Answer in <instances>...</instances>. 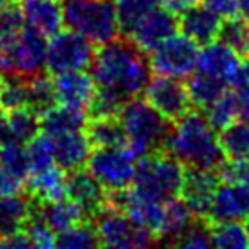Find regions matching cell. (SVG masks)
<instances>
[{
    "instance_id": "4316f807",
    "label": "cell",
    "mask_w": 249,
    "mask_h": 249,
    "mask_svg": "<svg viewBox=\"0 0 249 249\" xmlns=\"http://www.w3.org/2000/svg\"><path fill=\"white\" fill-rule=\"evenodd\" d=\"M187 93L191 98V104L198 109H206L209 104H213L222 93L228 91V86L222 84L213 76H208L200 71H193L187 76Z\"/></svg>"
},
{
    "instance_id": "7bdbcfd3",
    "label": "cell",
    "mask_w": 249,
    "mask_h": 249,
    "mask_svg": "<svg viewBox=\"0 0 249 249\" xmlns=\"http://www.w3.org/2000/svg\"><path fill=\"white\" fill-rule=\"evenodd\" d=\"M200 6L206 7L209 13H213L218 18L228 20L231 17H236L238 13V4L236 0H200Z\"/></svg>"
},
{
    "instance_id": "9a60e30c",
    "label": "cell",
    "mask_w": 249,
    "mask_h": 249,
    "mask_svg": "<svg viewBox=\"0 0 249 249\" xmlns=\"http://www.w3.org/2000/svg\"><path fill=\"white\" fill-rule=\"evenodd\" d=\"M240 68H242L240 56L233 53L228 46H224L220 40H214L204 46V49L198 53V62H196L195 71L213 76L222 84H226L228 88H231L240 73Z\"/></svg>"
},
{
    "instance_id": "6da1fadb",
    "label": "cell",
    "mask_w": 249,
    "mask_h": 249,
    "mask_svg": "<svg viewBox=\"0 0 249 249\" xmlns=\"http://www.w3.org/2000/svg\"><path fill=\"white\" fill-rule=\"evenodd\" d=\"M91 76L98 88L117 89L131 100L145 91L151 80V68L139 48L115 38L95 51Z\"/></svg>"
},
{
    "instance_id": "ab89813d",
    "label": "cell",
    "mask_w": 249,
    "mask_h": 249,
    "mask_svg": "<svg viewBox=\"0 0 249 249\" xmlns=\"http://www.w3.org/2000/svg\"><path fill=\"white\" fill-rule=\"evenodd\" d=\"M173 249H214L209 226L204 222H195L191 228L175 238Z\"/></svg>"
},
{
    "instance_id": "5bb4252c",
    "label": "cell",
    "mask_w": 249,
    "mask_h": 249,
    "mask_svg": "<svg viewBox=\"0 0 249 249\" xmlns=\"http://www.w3.org/2000/svg\"><path fill=\"white\" fill-rule=\"evenodd\" d=\"M220 184L218 171H200V169H187L184 173V182L180 189V198L191 209L195 218H208L211 200Z\"/></svg>"
},
{
    "instance_id": "836d02e7",
    "label": "cell",
    "mask_w": 249,
    "mask_h": 249,
    "mask_svg": "<svg viewBox=\"0 0 249 249\" xmlns=\"http://www.w3.org/2000/svg\"><path fill=\"white\" fill-rule=\"evenodd\" d=\"M206 120L214 131H222L238 120V102L233 89H228L206 107Z\"/></svg>"
},
{
    "instance_id": "ee69618b",
    "label": "cell",
    "mask_w": 249,
    "mask_h": 249,
    "mask_svg": "<svg viewBox=\"0 0 249 249\" xmlns=\"http://www.w3.org/2000/svg\"><path fill=\"white\" fill-rule=\"evenodd\" d=\"M22 182H24V180L17 178L15 175L6 171L4 167H0V196L22 193Z\"/></svg>"
},
{
    "instance_id": "484cf974",
    "label": "cell",
    "mask_w": 249,
    "mask_h": 249,
    "mask_svg": "<svg viewBox=\"0 0 249 249\" xmlns=\"http://www.w3.org/2000/svg\"><path fill=\"white\" fill-rule=\"evenodd\" d=\"M117 11L118 29L122 35H129L145 17L162 6V0H113Z\"/></svg>"
},
{
    "instance_id": "60d3db41",
    "label": "cell",
    "mask_w": 249,
    "mask_h": 249,
    "mask_svg": "<svg viewBox=\"0 0 249 249\" xmlns=\"http://www.w3.org/2000/svg\"><path fill=\"white\" fill-rule=\"evenodd\" d=\"M26 26L24 17H22L20 6L15 0H7L4 6L0 7V36L15 35Z\"/></svg>"
},
{
    "instance_id": "816d5d0a",
    "label": "cell",
    "mask_w": 249,
    "mask_h": 249,
    "mask_svg": "<svg viewBox=\"0 0 249 249\" xmlns=\"http://www.w3.org/2000/svg\"><path fill=\"white\" fill-rule=\"evenodd\" d=\"M0 88H2V75H0Z\"/></svg>"
},
{
    "instance_id": "d590c367",
    "label": "cell",
    "mask_w": 249,
    "mask_h": 249,
    "mask_svg": "<svg viewBox=\"0 0 249 249\" xmlns=\"http://www.w3.org/2000/svg\"><path fill=\"white\" fill-rule=\"evenodd\" d=\"M0 167L15 175L17 178H28L29 177V160L26 144L17 140H4L0 142Z\"/></svg>"
},
{
    "instance_id": "83f0119b",
    "label": "cell",
    "mask_w": 249,
    "mask_h": 249,
    "mask_svg": "<svg viewBox=\"0 0 249 249\" xmlns=\"http://www.w3.org/2000/svg\"><path fill=\"white\" fill-rule=\"evenodd\" d=\"M195 214L191 209L187 208L182 198H171V200L164 202V220H162V233H160V240L169 238L175 240L180 236L186 229H189L195 224Z\"/></svg>"
},
{
    "instance_id": "ac0fdd59",
    "label": "cell",
    "mask_w": 249,
    "mask_h": 249,
    "mask_svg": "<svg viewBox=\"0 0 249 249\" xmlns=\"http://www.w3.org/2000/svg\"><path fill=\"white\" fill-rule=\"evenodd\" d=\"M20 11L26 26L42 36L56 35L64 26L62 0H20Z\"/></svg>"
},
{
    "instance_id": "e0dca14e",
    "label": "cell",
    "mask_w": 249,
    "mask_h": 249,
    "mask_svg": "<svg viewBox=\"0 0 249 249\" xmlns=\"http://www.w3.org/2000/svg\"><path fill=\"white\" fill-rule=\"evenodd\" d=\"M68 196L82 209L86 218H95L107 208V191L98 184L89 171H73L68 177Z\"/></svg>"
},
{
    "instance_id": "e575fe53",
    "label": "cell",
    "mask_w": 249,
    "mask_h": 249,
    "mask_svg": "<svg viewBox=\"0 0 249 249\" xmlns=\"http://www.w3.org/2000/svg\"><path fill=\"white\" fill-rule=\"evenodd\" d=\"M127 98L117 89L109 88H98L93 95L89 107H88V117L89 118H111L118 117L122 107L125 106Z\"/></svg>"
},
{
    "instance_id": "d6986e66",
    "label": "cell",
    "mask_w": 249,
    "mask_h": 249,
    "mask_svg": "<svg viewBox=\"0 0 249 249\" xmlns=\"http://www.w3.org/2000/svg\"><path fill=\"white\" fill-rule=\"evenodd\" d=\"M53 144V155L55 164L66 173H73L78 169H84L91 157V142L84 131H71L56 137H49Z\"/></svg>"
},
{
    "instance_id": "2e32d148",
    "label": "cell",
    "mask_w": 249,
    "mask_h": 249,
    "mask_svg": "<svg viewBox=\"0 0 249 249\" xmlns=\"http://www.w3.org/2000/svg\"><path fill=\"white\" fill-rule=\"evenodd\" d=\"M53 88H55L56 104L75 107V109L88 111L93 95L97 91V84L93 76L86 71H70L53 75Z\"/></svg>"
},
{
    "instance_id": "b9f144b4",
    "label": "cell",
    "mask_w": 249,
    "mask_h": 249,
    "mask_svg": "<svg viewBox=\"0 0 249 249\" xmlns=\"http://www.w3.org/2000/svg\"><path fill=\"white\" fill-rule=\"evenodd\" d=\"M218 177L224 182L240 184V186L249 187V159L224 162L222 167L218 169Z\"/></svg>"
},
{
    "instance_id": "44dd1931",
    "label": "cell",
    "mask_w": 249,
    "mask_h": 249,
    "mask_svg": "<svg viewBox=\"0 0 249 249\" xmlns=\"http://www.w3.org/2000/svg\"><path fill=\"white\" fill-rule=\"evenodd\" d=\"M35 202L26 195L0 196V238L22 233L33 216Z\"/></svg>"
},
{
    "instance_id": "7402d4cb",
    "label": "cell",
    "mask_w": 249,
    "mask_h": 249,
    "mask_svg": "<svg viewBox=\"0 0 249 249\" xmlns=\"http://www.w3.org/2000/svg\"><path fill=\"white\" fill-rule=\"evenodd\" d=\"M29 196L36 204H49L68 196V177L58 166H51L44 171L28 177Z\"/></svg>"
},
{
    "instance_id": "4dcf8cb0",
    "label": "cell",
    "mask_w": 249,
    "mask_h": 249,
    "mask_svg": "<svg viewBox=\"0 0 249 249\" xmlns=\"http://www.w3.org/2000/svg\"><path fill=\"white\" fill-rule=\"evenodd\" d=\"M218 40L240 58L249 60V20L242 17H231L224 20L218 31Z\"/></svg>"
},
{
    "instance_id": "1f68e13d",
    "label": "cell",
    "mask_w": 249,
    "mask_h": 249,
    "mask_svg": "<svg viewBox=\"0 0 249 249\" xmlns=\"http://www.w3.org/2000/svg\"><path fill=\"white\" fill-rule=\"evenodd\" d=\"M56 106L55 88H53V78H49L44 73L28 78V107L33 109L40 117L48 109Z\"/></svg>"
},
{
    "instance_id": "74e56055",
    "label": "cell",
    "mask_w": 249,
    "mask_h": 249,
    "mask_svg": "<svg viewBox=\"0 0 249 249\" xmlns=\"http://www.w3.org/2000/svg\"><path fill=\"white\" fill-rule=\"evenodd\" d=\"M0 106L6 111L28 107V78L15 75L2 76Z\"/></svg>"
},
{
    "instance_id": "681fc988",
    "label": "cell",
    "mask_w": 249,
    "mask_h": 249,
    "mask_svg": "<svg viewBox=\"0 0 249 249\" xmlns=\"http://www.w3.org/2000/svg\"><path fill=\"white\" fill-rule=\"evenodd\" d=\"M6 2H7V0H0V7L4 6V4H6Z\"/></svg>"
},
{
    "instance_id": "277c9868",
    "label": "cell",
    "mask_w": 249,
    "mask_h": 249,
    "mask_svg": "<svg viewBox=\"0 0 249 249\" xmlns=\"http://www.w3.org/2000/svg\"><path fill=\"white\" fill-rule=\"evenodd\" d=\"M186 169L167 151L145 155L137 164L131 189L157 202L177 198L182 189Z\"/></svg>"
},
{
    "instance_id": "9c48e42d",
    "label": "cell",
    "mask_w": 249,
    "mask_h": 249,
    "mask_svg": "<svg viewBox=\"0 0 249 249\" xmlns=\"http://www.w3.org/2000/svg\"><path fill=\"white\" fill-rule=\"evenodd\" d=\"M46 70L51 75L84 71L89 68L95 56V44L71 29H60L56 35L49 36Z\"/></svg>"
},
{
    "instance_id": "f907efd6",
    "label": "cell",
    "mask_w": 249,
    "mask_h": 249,
    "mask_svg": "<svg viewBox=\"0 0 249 249\" xmlns=\"http://www.w3.org/2000/svg\"><path fill=\"white\" fill-rule=\"evenodd\" d=\"M246 229H248V235H249V218H248V224H246Z\"/></svg>"
},
{
    "instance_id": "f546056e",
    "label": "cell",
    "mask_w": 249,
    "mask_h": 249,
    "mask_svg": "<svg viewBox=\"0 0 249 249\" xmlns=\"http://www.w3.org/2000/svg\"><path fill=\"white\" fill-rule=\"evenodd\" d=\"M222 151L229 160L249 159V120H236L220 131Z\"/></svg>"
},
{
    "instance_id": "4fadbf2b",
    "label": "cell",
    "mask_w": 249,
    "mask_h": 249,
    "mask_svg": "<svg viewBox=\"0 0 249 249\" xmlns=\"http://www.w3.org/2000/svg\"><path fill=\"white\" fill-rule=\"evenodd\" d=\"M249 218V187L224 182L218 184L208 213V224L242 222Z\"/></svg>"
},
{
    "instance_id": "8992f818",
    "label": "cell",
    "mask_w": 249,
    "mask_h": 249,
    "mask_svg": "<svg viewBox=\"0 0 249 249\" xmlns=\"http://www.w3.org/2000/svg\"><path fill=\"white\" fill-rule=\"evenodd\" d=\"M48 42L35 29L24 28L15 35L0 36V75L29 76L46 68Z\"/></svg>"
},
{
    "instance_id": "d4e9b609",
    "label": "cell",
    "mask_w": 249,
    "mask_h": 249,
    "mask_svg": "<svg viewBox=\"0 0 249 249\" xmlns=\"http://www.w3.org/2000/svg\"><path fill=\"white\" fill-rule=\"evenodd\" d=\"M86 135L89 139L91 145L97 149L106 147H122L127 145L125 131L118 117L111 118H89L86 125Z\"/></svg>"
},
{
    "instance_id": "f1b7e54d",
    "label": "cell",
    "mask_w": 249,
    "mask_h": 249,
    "mask_svg": "<svg viewBox=\"0 0 249 249\" xmlns=\"http://www.w3.org/2000/svg\"><path fill=\"white\" fill-rule=\"evenodd\" d=\"M40 131V117L29 107L7 111V140L28 144Z\"/></svg>"
},
{
    "instance_id": "8d00e7d4",
    "label": "cell",
    "mask_w": 249,
    "mask_h": 249,
    "mask_svg": "<svg viewBox=\"0 0 249 249\" xmlns=\"http://www.w3.org/2000/svg\"><path fill=\"white\" fill-rule=\"evenodd\" d=\"M56 249H100L97 229L88 222H82L64 233H58Z\"/></svg>"
},
{
    "instance_id": "5b68a950",
    "label": "cell",
    "mask_w": 249,
    "mask_h": 249,
    "mask_svg": "<svg viewBox=\"0 0 249 249\" xmlns=\"http://www.w3.org/2000/svg\"><path fill=\"white\" fill-rule=\"evenodd\" d=\"M64 24L95 46L109 44L120 33L111 0H66Z\"/></svg>"
},
{
    "instance_id": "7c38bea8",
    "label": "cell",
    "mask_w": 249,
    "mask_h": 249,
    "mask_svg": "<svg viewBox=\"0 0 249 249\" xmlns=\"http://www.w3.org/2000/svg\"><path fill=\"white\" fill-rule=\"evenodd\" d=\"M177 31H178V17L162 6L155 9L149 17H145L127 35V38L142 53H151L169 36L177 35Z\"/></svg>"
},
{
    "instance_id": "cb8c5ba5",
    "label": "cell",
    "mask_w": 249,
    "mask_h": 249,
    "mask_svg": "<svg viewBox=\"0 0 249 249\" xmlns=\"http://www.w3.org/2000/svg\"><path fill=\"white\" fill-rule=\"evenodd\" d=\"M88 115L84 109H75L56 104L40 115V129L48 137H56L71 131H84L88 125Z\"/></svg>"
},
{
    "instance_id": "8fae6325",
    "label": "cell",
    "mask_w": 249,
    "mask_h": 249,
    "mask_svg": "<svg viewBox=\"0 0 249 249\" xmlns=\"http://www.w3.org/2000/svg\"><path fill=\"white\" fill-rule=\"evenodd\" d=\"M144 93L145 102L157 113H160L167 122L180 120L191 111V106H193L186 84L171 76L157 75L149 80Z\"/></svg>"
},
{
    "instance_id": "ffe728a7",
    "label": "cell",
    "mask_w": 249,
    "mask_h": 249,
    "mask_svg": "<svg viewBox=\"0 0 249 249\" xmlns=\"http://www.w3.org/2000/svg\"><path fill=\"white\" fill-rule=\"evenodd\" d=\"M220 26V18L202 6H193L182 11L178 18V29L182 31V35L196 42L198 46H208L211 42L218 40Z\"/></svg>"
},
{
    "instance_id": "d6a6232c",
    "label": "cell",
    "mask_w": 249,
    "mask_h": 249,
    "mask_svg": "<svg viewBox=\"0 0 249 249\" xmlns=\"http://www.w3.org/2000/svg\"><path fill=\"white\" fill-rule=\"evenodd\" d=\"M211 240L214 249H249V235L240 222L211 224Z\"/></svg>"
},
{
    "instance_id": "30bf717a",
    "label": "cell",
    "mask_w": 249,
    "mask_h": 249,
    "mask_svg": "<svg viewBox=\"0 0 249 249\" xmlns=\"http://www.w3.org/2000/svg\"><path fill=\"white\" fill-rule=\"evenodd\" d=\"M198 44L186 35H173L159 48L153 49L149 58V68L160 76L171 78H187L198 62Z\"/></svg>"
},
{
    "instance_id": "7dc6e473",
    "label": "cell",
    "mask_w": 249,
    "mask_h": 249,
    "mask_svg": "<svg viewBox=\"0 0 249 249\" xmlns=\"http://www.w3.org/2000/svg\"><path fill=\"white\" fill-rule=\"evenodd\" d=\"M7 140V111L0 106V142Z\"/></svg>"
},
{
    "instance_id": "52a82bcc",
    "label": "cell",
    "mask_w": 249,
    "mask_h": 249,
    "mask_svg": "<svg viewBox=\"0 0 249 249\" xmlns=\"http://www.w3.org/2000/svg\"><path fill=\"white\" fill-rule=\"evenodd\" d=\"M100 249H155L157 238L124 211L106 208L95 216Z\"/></svg>"
},
{
    "instance_id": "bcb514c9",
    "label": "cell",
    "mask_w": 249,
    "mask_h": 249,
    "mask_svg": "<svg viewBox=\"0 0 249 249\" xmlns=\"http://www.w3.org/2000/svg\"><path fill=\"white\" fill-rule=\"evenodd\" d=\"M200 0H162V6L169 9V11H173L175 15H180L182 11H186L189 7L196 6Z\"/></svg>"
},
{
    "instance_id": "7a4b0ae2",
    "label": "cell",
    "mask_w": 249,
    "mask_h": 249,
    "mask_svg": "<svg viewBox=\"0 0 249 249\" xmlns=\"http://www.w3.org/2000/svg\"><path fill=\"white\" fill-rule=\"evenodd\" d=\"M166 151L187 169L218 171L226 162L220 139L200 113L189 111L169 131Z\"/></svg>"
},
{
    "instance_id": "ba28073f",
    "label": "cell",
    "mask_w": 249,
    "mask_h": 249,
    "mask_svg": "<svg viewBox=\"0 0 249 249\" xmlns=\"http://www.w3.org/2000/svg\"><path fill=\"white\" fill-rule=\"evenodd\" d=\"M137 155L129 145L95 149L88 160V171L107 193L131 187L137 173Z\"/></svg>"
},
{
    "instance_id": "3957f363",
    "label": "cell",
    "mask_w": 249,
    "mask_h": 249,
    "mask_svg": "<svg viewBox=\"0 0 249 249\" xmlns=\"http://www.w3.org/2000/svg\"><path fill=\"white\" fill-rule=\"evenodd\" d=\"M118 120L124 127L127 145L139 159L166 151L171 125L145 100L131 98L122 107Z\"/></svg>"
},
{
    "instance_id": "f35d334b",
    "label": "cell",
    "mask_w": 249,
    "mask_h": 249,
    "mask_svg": "<svg viewBox=\"0 0 249 249\" xmlns=\"http://www.w3.org/2000/svg\"><path fill=\"white\" fill-rule=\"evenodd\" d=\"M29 160V175L44 171L48 167L55 166V155H53V144L48 135H36L33 140L26 144Z\"/></svg>"
},
{
    "instance_id": "603a6c76",
    "label": "cell",
    "mask_w": 249,
    "mask_h": 249,
    "mask_svg": "<svg viewBox=\"0 0 249 249\" xmlns=\"http://www.w3.org/2000/svg\"><path fill=\"white\" fill-rule=\"evenodd\" d=\"M35 211L55 233H64V231L86 222L82 209L78 208L70 196L56 202H49V204H36L35 202Z\"/></svg>"
},
{
    "instance_id": "f6af8a7d",
    "label": "cell",
    "mask_w": 249,
    "mask_h": 249,
    "mask_svg": "<svg viewBox=\"0 0 249 249\" xmlns=\"http://www.w3.org/2000/svg\"><path fill=\"white\" fill-rule=\"evenodd\" d=\"M0 249H33L29 244V238L26 233H17V235L0 238Z\"/></svg>"
},
{
    "instance_id": "c3c4849f",
    "label": "cell",
    "mask_w": 249,
    "mask_h": 249,
    "mask_svg": "<svg viewBox=\"0 0 249 249\" xmlns=\"http://www.w3.org/2000/svg\"><path fill=\"white\" fill-rule=\"evenodd\" d=\"M238 4V13L242 15V18L249 20V0H236Z\"/></svg>"
}]
</instances>
